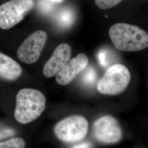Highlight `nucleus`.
<instances>
[{"mask_svg": "<svg viewBox=\"0 0 148 148\" xmlns=\"http://www.w3.org/2000/svg\"><path fill=\"white\" fill-rule=\"evenodd\" d=\"M35 5L34 0H11L0 5V28L8 30L14 27Z\"/></svg>", "mask_w": 148, "mask_h": 148, "instance_id": "nucleus-5", "label": "nucleus"}, {"mask_svg": "<svg viewBox=\"0 0 148 148\" xmlns=\"http://www.w3.org/2000/svg\"><path fill=\"white\" fill-rule=\"evenodd\" d=\"M93 135L101 143L113 144L121 139L122 131L116 119L107 115L101 117L95 122L93 125Z\"/></svg>", "mask_w": 148, "mask_h": 148, "instance_id": "nucleus-7", "label": "nucleus"}, {"mask_svg": "<svg viewBox=\"0 0 148 148\" xmlns=\"http://www.w3.org/2000/svg\"><path fill=\"white\" fill-rule=\"evenodd\" d=\"M88 122L85 117L73 115L59 122L54 127V132L61 140L75 143L85 138L88 133Z\"/></svg>", "mask_w": 148, "mask_h": 148, "instance_id": "nucleus-4", "label": "nucleus"}, {"mask_svg": "<svg viewBox=\"0 0 148 148\" xmlns=\"http://www.w3.org/2000/svg\"><path fill=\"white\" fill-rule=\"evenodd\" d=\"M106 53L104 51H101L98 54V60L101 65L106 66L107 63L106 60Z\"/></svg>", "mask_w": 148, "mask_h": 148, "instance_id": "nucleus-17", "label": "nucleus"}, {"mask_svg": "<svg viewBox=\"0 0 148 148\" xmlns=\"http://www.w3.org/2000/svg\"><path fill=\"white\" fill-rule=\"evenodd\" d=\"M131 79V74L122 64H115L107 69L99 81L97 90L104 95H115L126 90Z\"/></svg>", "mask_w": 148, "mask_h": 148, "instance_id": "nucleus-3", "label": "nucleus"}, {"mask_svg": "<svg viewBox=\"0 0 148 148\" xmlns=\"http://www.w3.org/2000/svg\"><path fill=\"white\" fill-rule=\"evenodd\" d=\"M109 34L113 45L119 50L135 52L148 47L147 32L136 25L115 24L110 27Z\"/></svg>", "mask_w": 148, "mask_h": 148, "instance_id": "nucleus-1", "label": "nucleus"}, {"mask_svg": "<svg viewBox=\"0 0 148 148\" xmlns=\"http://www.w3.org/2000/svg\"><path fill=\"white\" fill-rule=\"evenodd\" d=\"M75 18L74 12L70 8H65L59 12L57 20L59 24L63 27H68L73 23Z\"/></svg>", "mask_w": 148, "mask_h": 148, "instance_id": "nucleus-11", "label": "nucleus"}, {"mask_svg": "<svg viewBox=\"0 0 148 148\" xmlns=\"http://www.w3.org/2000/svg\"><path fill=\"white\" fill-rule=\"evenodd\" d=\"M46 97L40 91L22 89L16 95L14 117L21 123H29L42 114L46 109Z\"/></svg>", "mask_w": 148, "mask_h": 148, "instance_id": "nucleus-2", "label": "nucleus"}, {"mask_svg": "<svg viewBox=\"0 0 148 148\" xmlns=\"http://www.w3.org/2000/svg\"><path fill=\"white\" fill-rule=\"evenodd\" d=\"M54 3L49 0H39L38 6L40 10L43 12L48 13L53 10Z\"/></svg>", "mask_w": 148, "mask_h": 148, "instance_id": "nucleus-14", "label": "nucleus"}, {"mask_svg": "<svg viewBox=\"0 0 148 148\" xmlns=\"http://www.w3.org/2000/svg\"><path fill=\"white\" fill-rule=\"evenodd\" d=\"M14 131L10 128L5 127L0 125V139L11 137L14 134Z\"/></svg>", "mask_w": 148, "mask_h": 148, "instance_id": "nucleus-15", "label": "nucleus"}, {"mask_svg": "<svg viewBox=\"0 0 148 148\" xmlns=\"http://www.w3.org/2000/svg\"><path fill=\"white\" fill-rule=\"evenodd\" d=\"M92 147V144L90 143H82L79 144L75 145L73 148H90Z\"/></svg>", "mask_w": 148, "mask_h": 148, "instance_id": "nucleus-18", "label": "nucleus"}, {"mask_svg": "<svg viewBox=\"0 0 148 148\" xmlns=\"http://www.w3.org/2000/svg\"><path fill=\"white\" fill-rule=\"evenodd\" d=\"M49 1L54 3H61V2H63L64 0H49Z\"/></svg>", "mask_w": 148, "mask_h": 148, "instance_id": "nucleus-19", "label": "nucleus"}, {"mask_svg": "<svg viewBox=\"0 0 148 148\" xmlns=\"http://www.w3.org/2000/svg\"><path fill=\"white\" fill-rule=\"evenodd\" d=\"M122 0H95L98 7L102 10L110 9L118 5Z\"/></svg>", "mask_w": 148, "mask_h": 148, "instance_id": "nucleus-13", "label": "nucleus"}, {"mask_svg": "<svg viewBox=\"0 0 148 148\" xmlns=\"http://www.w3.org/2000/svg\"><path fill=\"white\" fill-rule=\"evenodd\" d=\"M23 70L14 59L0 52V78L6 80H15L19 78Z\"/></svg>", "mask_w": 148, "mask_h": 148, "instance_id": "nucleus-10", "label": "nucleus"}, {"mask_svg": "<svg viewBox=\"0 0 148 148\" xmlns=\"http://www.w3.org/2000/svg\"><path fill=\"white\" fill-rule=\"evenodd\" d=\"M26 143L21 138H13L0 143V148H25Z\"/></svg>", "mask_w": 148, "mask_h": 148, "instance_id": "nucleus-12", "label": "nucleus"}, {"mask_svg": "<svg viewBox=\"0 0 148 148\" xmlns=\"http://www.w3.org/2000/svg\"><path fill=\"white\" fill-rule=\"evenodd\" d=\"M47 34L43 30L34 32L21 43L17 51V57L24 63L36 62L47 40Z\"/></svg>", "mask_w": 148, "mask_h": 148, "instance_id": "nucleus-6", "label": "nucleus"}, {"mask_svg": "<svg viewBox=\"0 0 148 148\" xmlns=\"http://www.w3.org/2000/svg\"><path fill=\"white\" fill-rule=\"evenodd\" d=\"M72 49L67 43H61L58 46L51 58L45 64L43 74L47 78L56 76L69 62L71 56Z\"/></svg>", "mask_w": 148, "mask_h": 148, "instance_id": "nucleus-8", "label": "nucleus"}, {"mask_svg": "<svg viewBox=\"0 0 148 148\" xmlns=\"http://www.w3.org/2000/svg\"><path fill=\"white\" fill-rule=\"evenodd\" d=\"M95 74L94 70L90 69L84 75V81L87 84H90L95 82Z\"/></svg>", "mask_w": 148, "mask_h": 148, "instance_id": "nucleus-16", "label": "nucleus"}, {"mask_svg": "<svg viewBox=\"0 0 148 148\" xmlns=\"http://www.w3.org/2000/svg\"><path fill=\"white\" fill-rule=\"evenodd\" d=\"M88 64L87 56L84 54H79L71 59L56 76V81L62 86L68 85L74 80L76 76L84 71Z\"/></svg>", "mask_w": 148, "mask_h": 148, "instance_id": "nucleus-9", "label": "nucleus"}]
</instances>
